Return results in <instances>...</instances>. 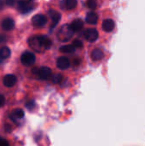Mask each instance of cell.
Returning <instances> with one entry per match:
<instances>
[{
	"instance_id": "cell-1",
	"label": "cell",
	"mask_w": 145,
	"mask_h": 146,
	"mask_svg": "<svg viewBox=\"0 0 145 146\" xmlns=\"http://www.w3.org/2000/svg\"><path fill=\"white\" fill-rule=\"evenodd\" d=\"M73 31L72 30L70 25H63L57 33V38L62 42L68 41L73 35Z\"/></svg>"
},
{
	"instance_id": "cell-2",
	"label": "cell",
	"mask_w": 145,
	"mask_h": 146,
	"mask_svg": "<svg viewBox=\"0 0 145 146\" xmlns=\"http://www.w3.org/2000/svg\"><path fill=\"white\" fill-rule=\"evenodd\" d=\"M36 61L35 55L31 51H25L21 56V62L24 66H32Z\"/></svg>"
},
{
	"instance_id": "cell-3",
	"label": "cell",
	"mask_w": 145,
	"mask_h": 146,
	"mask_svg": "<svg viewBox=\"0 0 145 146\" xmlns=\"http://www.w3.org/2000/svg\"><path fill=\"white\" fill-rule=\"evenodd\" d=\"M28 44H29L30 47L32 48L37 52H42L43 50H44V48L40 41L39 36H35V37L30 38L28 40Z\"/></svg>"
},
{
	"instance_id": "cell-4",
	"label": "cell",
	"mask_w": 145,
	"mask_h": 146,
	"mask_svg": "<svg viewBox=\"0 0 145 146\" xmlns=\"http://www.w3.org/2000/svg\"><path fill=\"white\" fill-rule=\"evenodd\" d=\"M32 23L35 27H43L47 23V17L42 14L35 15L32 18Z\"/></svg>"
},
{
	"instance_id": "cell-5",
	"label": "cell",
	"mask_w": 145,
	"mask_h": 146,
	"mask_svg": "<svg viewBox=\"0 0 145 146\" xmlns=\"http://www.w3.org/2000/svg\"><path fill=\"white\" fill-rule=\"evenodd\" d=\"M85 38L89 42H95L98 38V32L95 28H89L85 32Z\"/></svg>"
},
{
	"instance_id": "cell-6",
	"label": "cell",
	"mask_w": 145,
	"mask_h": 146,
	"mask_svg": "<svg viewBox=\"0 0 145 146\" xmlns=\"http://www.w3.org/2000/svg\"><path fill=\"white\" fill-rule=\"evenodd\" d=\"M37 75H38L41 80H48L52 76V71L48 67H42L38 68Z\"/></svg>"
},
{
	"instance_id": "cell-7",
	"label": "cell",
	"mask_w": 145,
	"mask_h": 146,
	"mask_svg": "<svg viewBox=\"0 0 145 146\" xmlns=\"http://www.w3.org/2000/svg\"><path fill=\"white\" fill-rule=\"evenodd\" d=\"M17 79L14 74H6L3 79V83L6 87H12L15 85Z\"/></svg>"
},
{
	"instance_id": "cell-8",
	"label": "cell",
	"mask_w": 145,
	"mask_h": 146,
	"mask_svg": "<svg viewBox=\"0 0 145 146\" xmlns=\"http://www.w3.org/2000/svg\"><path fill=\"white\" fill-rule=\"evenodd\" d=\"M1 26L4 31H11L15 27V21L11 17H6L3 20Z\"/></svg>"
},
{
	"instance_id": "cell-9",
	"label": "cell",
	"mask_w": 145,
	"mask_h": 146,
	"mask_svg": "<svg viewBox=\"0 0 145 146\" xmlns=\"http://www.w3.org/2000/svg\"><path fill=\"white\" fill-rule=\"evenodd\" d=\"M56 66L58 68L62 69V70H65L67 68H69L70 66V62L69 59L66 56H61L57 59L56 62Z\"/></svg>"
},
{
	"instance_id": "cell-10",
	"label": "cell",
	"mask_w": 145,
	"mask_h": 146,
	"mask_svg": "<svg viewBox=\"0 0 145 146\" xmlns=\"http://www.w3.org/2000/svg\"><path fill=\"white\" fill-rule=\"evenodd\" d=\"M49 15L51 18V21H52V24H51V27L54 28L57 24L58 22L60 21L61 20V14L56 10H50L49 11Z\"/></svg>"
},
{
	"instance_id": "cell-11",
	"label": "cell",
	"mask_w": 145,
	"mask_h": 146,
	"mask_svg": "<svg viewBox=\"0 0 145 146\" xmlns=\"http://www.w3.org/2000/svg\"><path fill=\"white\" fill-rule=\"evenodd\" d=\"M102 27H103V29L105 32L109 33V32H112V31L115 29V21H114L113 20H111V19H106L105 21H103Z\"/></svg>"
},
{
	"instance_id": "cell-12",
	"label": "cell",
	"mask_w": 145,
	"mask_h": 146,
	"mask_svg": "<svg viewBox=\"0 0 145 146\" xmlns=\"http://www.w3.org/2000/svg\"><path fill=\"white\" fill-rule=\"evenodd\" d=\"M18 9L21 13H27L32 9V7L29 4V2L21 0L18 3Z\"/></svg>"
},
{
	"instance_id": "cell-13",
	"label": "cell",
	"mask_w": 145,
	"mask_h": 146,
	"mask_svg": "<svg viewBox=\"0 0 145 146\" xmlns=\"http://www.w3.org/2000/svg\"><path fill=\"white\" fill-rule=\"evenodd\" d=\"M83 26H84L83 21H81L80 19L74 20L70 24V27H71V28H72V30L73 32H79L83 28Z\"/></svg>"
},
{
	"instance_id": "cell-14",
	"label": "cell",
	"mask_w": 145,
	"mask_h": 146,
	"mask_svg": "<svg viewBox=\"0 0 145 146\" xmlns=\"http://www.w3.org/2000/svg\"><path fill=\"white\" fill-rule=\"evenodd\" d=\"M85 21H86V22L89 23V24L95 25V24H97V21H98V15H97V14H96V13H94V12H91V13H89V14L86 15Z\"/></svg>"
},
{
	"instance_id": "cell-15",
	"label": "cell",
	"mask_w": 145,
	"mask_h": 146,
	"mask_svg": "<svg viewBox=\"0 0 145 146\" xmlns=\"http://www.w3.org/2000/svg\"><path fill=\"white\" fill-rule=\"evenodd\" d=\"M104 56V53L101 49H94L91 52V58L93 61H99Z\"/></svg>"
},
{
	"instance_id": "cell-16",
	"label": "cell",
	"mask_w": 145,
	"mask_h": 146,
	"mask_svg": "<svg viewBox=\"0 0 145 146\" xmlns=\"http://www.w3.org/2000/svg\"><path fill=\"white\" fill-rule=\"evenodd\" d=\"M39 38H40V41H41L44 50H48V49L50 48V46L52 44V42H51V40L47 36L41 35V36H39Z\"/></svg>"
},
{
	"instance_id": "cell-17",
	"label": "cell",
	"mask_w": 145,
	"mask_h": 146,
	"mask_svg": "<svg viewBox=\"0 0 145 146\" xmlns=\"http://www.w3.org/2000/svg\"><path fill=\"white\" fill-rule=\"evenodd\" d=\"M11 50L8 46H3L0 48V57L3 59L9 58L10 56Z\"/></svg>"
},
{
	"instance_id": "cell-18",
	"label": "cell",
	"mask_w": 145,
	"mask_h": 146,
	"mask_svg": "<svg viewBox=\"0 0 145 146\" xmlns=\"http://www.w3.org/2000/svg\"><path fill=\"white\" fill-rule=\"evenodd\" d=\"M74 50H75V47L73 44H67L60 48V51L64 54H71L73 53Z\"/></svg>"
},
{
	"instance_id": "cell-19",
	"label": "cell",
	"mask_w": 145,
	"mask_h": 146,
	"mask_svg": "<svg viewBox=\"0 0 145 146\" xmlns=\"http://www.w3.org/2000/svg\"><path fill=\"white\" fill-rule=\"evenodd\" d=\"M66 7L68 9H73L77 6L78 1L77 0H66Z\"/></svg>"
},
{
	"instance_id": "cell-20",
	"label": "cell",
	"mask_w": 145,
	"mask_h": 146,
	"mask_svg": "<svg viewBox=\"0 0 145 146\" xmlns=\"http://www.w3.org/2000/svg\"><path fill=\"white\" fill-rule=\"evenodd\" d=\"M24 115H25V113H24V111H23L21 109H16V110H15L14 112H13V115H14L15 118H18V119L23 118V117H24Z\"/></svg>"
},
{
	"instance_id": "cell-21",
	"label": "cell",
	"mask_w": 145,
	"mask_h": 146,
	"mask_svg": "<svg viewBox=\"0 0 145 146\" xmlns=\"http://www.w3.org/2000/svg\"><path fill=\"white\" fill-rule=\"evenodd\" d=\"M51 80L54 84H58L62 80V75L61 74H56L51 76Z\"/></svg>"
},
{
	"instance_id": "cell-22",
	"label": "cell",
	"mask_w": 145,
	"mask_h": 146,
	"mask_svg": "<svg viewBox=\"0 0 145 146\" xmlns=\"http://www.w3.org/2000/svg\"><path fill=\"white\" fill-rule=\"evenodd\" d=\"M87 7L91 9H95L97 8V0H88L87 3Z\"/></svg>"
},
{
	"instance_id": "cell-23",
	"label": "cell",
	"mask_w": 145,
	"mask_h": 146,
	"mask_svg": "<svg viewBox=\"0 0 145 146\" xmlns=\"http://www.w3.org/2000/svg\"><path fill=\"white\" fill-rule=\"evenodd\" d=\"M72 44L75 47V49L76 48H79H79H82V46H83V43L79 39H74Z\"/></svg>"
},
{
	"instance_id": "cell-24",
	"label": "cell",
	"mask_w": 145,
	"mask_h": 146,
	"mask_svg": "<svg viewBox=\"0 0 145 146\" xmlns=\"http://www.w3.org/2000/svg\"><path fill=\"white\" fill-rule=\"evenodd\" d=\"M0 146H9V144L7 140L0 138Z\"/></svg>"
},
{
	"instance_id": "cell-25",
	"label": "cell",
	"mask_w": 145,
	"mask_h": 146,
	"mask_svg": "<svg viewBox=\"0 0 145 146\" xmlns=\"http://www.w3.org/2000/svg\"><path fill=\"white\" fill-rule=\"evenodd\" d=\"M26 106V108H27V109H29V110H31V109H32V108L34 107V102H32V101H31V102H29V103H27Z\"/></svg>"
},
{
	"instance_id": "cell-26",
	"label": "cell",
	"mask_w": 145,
	"mask_h": 146,
	"mask_svg": "<svg viewBox=\"0 0 145 146\" xmlns=\"http://www.w3.org/2000/svg\"><path fill=\"white\" fill-rule=\"evenodd\" d=\"M4 102H5L4 97H3V95H1V94H0V107L4 104Z\"/></svg>"
},
{
	"instance_id": "cell-27",
	"label": "cell",
	"mask_w": 145,
	"mask_h": 146,
	"mask_svg": "<svg viewBox=\"0 0 145 146\" xmlns=\"http://www.w3.org/2000/svg\"><path fill=\"white\" fill-rule=\"evenodd\" d=\"M79 63H80V59L77 58V59H74V60H73V65H74V66L79 65Z\"/></svg>"
},
{
	"instance_id": "cell-28",
	"label": "cell",
	"mask_w": 145,
	"mask_h": 146,
	"mask_svg": "<svg viewBox=\"0 0 145 146\" xmlns=\"http://www.w3.org/2000/svg\"><path fill=\"white\" fill-rule=\"evenodd\" d=\"M23 1H27V2H30L31 0H23Z\"/></svg>"
}]
</instances>
